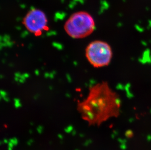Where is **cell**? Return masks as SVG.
Instances as JSON below:
<instances>
[{"label":"cell","mask_w":151,"mask_h":150,"mask_svg":"<svg viewBox=\"0 0 151 150\" xmlns=\"http://www.w3.org/2000/svg\"><path fill=\"white\" fill-rule=\"evenodd\" d=\"M121 99L106 81L89 88L87 97L77 102V110L90 126H99L113 118H117L121 109Z\"/></svg>","instance_id":"obj_1"},{"label":"cell","mask_w":151,"mask_h":150,"mask_svg":"<svg viewBox=\"0 0 151 150\" xmlns=\"http://www.w3.org/2000/svg\"><path fill=\"white\" fill-rule=\"evenodd\" d=\"M86 57L95 68H101L110 64L113 58V50L106 41L96 40L91 41L86 48Z\"/></svg>","instance_id":"obj_3"},{"label":"cell","mask_w":151,"mask_h":150,"mask_svg":"<svg viewBox=\"0 0 151 150\" xmlns=\"http://www.w3.org/2000/svg\"><path fill=\"white\" fill-rule=\"evenodd\" d=\"M47 17L45 13L38 9H32L23 18V24L29 32L36 36L41 35L49 29Z\"/></svg>","instance_id":"obj_4"},{"label":"cell","mask_w":151,"mask_h":150,"mask_svg":"<svg viewBox=\"0 0 151 150\" xmlns=\"http://www.w3.org/2000/svg\"><path fill=\"white\" fill-rule=\"evenodd\" d=\"M70 37L76 39L85 38L91 35L96 29V24L91 15L86 11L73 13L68 18L64 26Z\"/></svg>","instance_id":"obj_2"}]
</instances>
